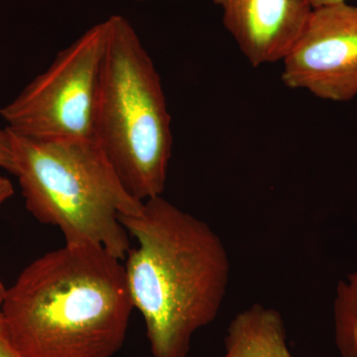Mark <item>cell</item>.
I'll return each instance as SVG.
<instances>
[{"instance_id": "1", "label": "cell", "mask_w": 357, "mask_h": 357, "mask_svg": "<svg viewBox=\"0 0 357 357\" xmlns=\"http://www.w3.org/2000/svg\"><path fill=\"white\" fill-rule=\"evenodd\" d=\"M119 220L137 241L123 265L152 357H188L195 333L217 319L227 296L230 261L222 239L162 196Z\"/></svg>"}, {"instance_id": "2", "label": "cell", "mask_w": 357, "mask_h": 357, "mask_svg": "<svg viewBox=\"0 0 357 357\" xmlns=\"http://www.w3.org/2000/svg\"><path fill=\"white\" fill-rule=\"evenodd\" d=\"M122 260L95 245L66 244L22 270L2 304L24 357H114L134 307Z\"/></svg>"}, {"instance_id": "3", "label": "cell", "mask_w": 357, "mask_h": 357, "mask_svg": "<svg viewBox=\"0 0 357 357\" xmlns=\"http://www.w3.org/2000/svg\"><path fill=\"white\" fill-rule=\"evenodd\" d=\"M9 132L13 174L33 217L57 227L66 244L98 246L123 261L130 241L119 218L137 215L143 203L126 191L98 143Z\"/></svg>"}, {"instance_id": "4", "label": "cell", "mask_w": 357, "mask_h": 357, "mask_svg": "<svg viewBox=\"0 0 357 357\" xmlns=\"http://www.w3.org/2000/svg\"><path fill=\"white\" fill-rule=\"evenodd\" d=\"M96 141L130 196H162L172 155L171 116L161 77L123 16L109 20Z\"/></svg>"}, {"instance_id": "5", "label": "cell", "mask_w": 357, "mask_h": 357, "mask_svg": "<svg viewBox=\"0 0 357 357\" xmlns=\"http://www.w3.org/2000/svg\"><path fill=\"white\" fill-rule=\"evenodd\" d=\"M107 39V20L59 52L48 69L0 109L6 128L37 139L96 140Z\"/></svg>"}, {"instance_id": "6", "label": "cell", "mask_w": 357, "mask_h": 357, "mask_svg": "<svg viewBox=\"0 0 357 357\" xmlns=\"http://www.w3.org/2000/svg\"><path fill=\"white\" fill-rule=\"evenodd\" d=\"M282 63L281 79L288 88L330 102L356 98L357 6L312 9Z\"/></svg>"}, {"instance_id": "7", "label": "cell", "mask_w": 357, "mask_h": 357, "mask_svg": "<svg viewBox=\"0 0 357 357\" xmlns=\"http://www.w3.org/2000/svg\"><path fill=\"white\" fill-rule=\"evenodd\" d=\"M223 25L252 67L282 62L312 9L306 0H213Z\"/></svg>"}, {"instance_id": "8", "label": "cell", "mask_w": 357, "mask_h": 357, "mask_svg": "<svg viewBox=\"0 0 357 357\" xmlns=\"http://www.w3.org/2000/svg\"><path fill=\"white\" fill-rule=\"evenodd\" d=\"M222 357H293L280 312L259 303L239 312L227 326Z\"/></svg>"}, {"instance_id": "9", "label": "cell", "mask_w": 357, "mask_h": 357, "mask_svg": "<svg viewBox=\"0 0 357 357\" xmlns=\"http://www.w3.org/2000/svg\"><path fill=\"white\" fill-rule=\"evenodd\" d=\"M335 342L342 357H357V269L337 284L333 301Z\"/></svg>"}, {"instance_id": "10", "label": "cell", "mask_w": 357, "mask_h": 357, "mask_svg": "<svg viewBox=\"0 0 357 357\" xmlns=\"http://www.w3.org/2000/svg\"><path fill=\"white\" fill-rule=\"evenodd\" d=\"M14 157L13 140L8 129H0V168L13 174Z\"/></svg>"}, {"instance_id": "11", "label": "cell", "mask_w": 357, "mask_h": 357, "mask_svg": "<svg viewBox=\"0 0 357 357\" xmlns=\"http://www.w3.org/2000/svg\"><path fill=\"white\" fill-rule=\"evenodd\" d=\"M0 357H24L14 344L0 310Z\"/></svg>"}, {"instance_id": "12", "label": "cell", "mask_w": 357, "mask_h": 357, "mask_svg": "<svg viewBox=\"0 0 357 357\" xmlns=\"http://www.w3.org/2000/svg\"><path fill=\"white\" fill-rule=\"evenodd\" d=\"M14 192L13 185L7 178L0 176V204L10 198Z\"/></svg>"}, {"instance_id": "13", "label": "cell", "mask_w": 357, "mask_h": 357, "mask_svg": "<svg viewBox=\"0 0 357 357\" xmlns=\"http://www.w3.org/2000/svg\"><path fill=\"white\" fill-rule=\"evenodd\" d=\"M307 3L312 9L321 8V7L335 6V4L344 3L347 0H306Z\"/></svg>"}, {"instance_id": "14", "label": "cell", "mask_w": 357, "mask_h": 357, "mask_svg": "<svg viewBox=\"0 0 357 357\" xmlns=\"http://www.w3.org/2000/svg\"><path fill=\"white\" fill-rule=\"evenodd\" d=\"M6 286L0 281V310H1L2 304H3L4 297H6Z\"/></svg>"}, {"instance_id": "15", "label": "cell", "mask_w": 357, "mask_h": 357, "mask_svg": "<svg viewBox=\"0 0 357 357\" xmlns=\"http://www.w3.org/2000/svg\"><path fill=\"white\" fill-rule=\"evenodd\" d=\"M136 1H147V0H136ZM173 1H175V0H173Z\"/></svg>"}]
</instances>
